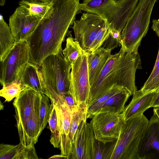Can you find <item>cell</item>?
Wrapping results in <instances>:
<instances>
[{
	"label": "cell",
	"mask_w": 159,
	"mask_h": 159,
	"mask_svg": "<svg viewBox=\"0 0 159 159\" xmlns=\"http://www.w3.org/2000/svg\"><path fill=\"white\" fill-rule=\"evenodd\" d=\"M53 10L50 16L42 20L25 40L30 52V62L40 66L48 56L57 54L70 26L80 12V0H52Z\"/></svg>",
	"instance_id": "obj_1"
},
{
	"label": "cell",
	"mask_w": 159,
	"mask_h": 159,
	"mask_svg": "<svg viewBox=\"0 0 159 159\" xmlns=\"http://www.w3.org/2000/svg\"><path fill=\"white\" fill-rule=\"evenodd\" d=\"M138 52H125L121 48L118 52L111 54L95 82L90 87L87 107L115 84L127 89L132 95L137 90L135 75L137 70L142 68Z\"/></svg>",
	"instance_id": "obj_2"
},
{
	"label": "cell",
	"mask_w": 159,
	"mask_h": 159,
	"mask_svg": "<svg viewBox=\"0 0 159 159\" xmlns=\"http://www.w3.org/2000/svg\"><path fill=\"white\" fill-rule=\"evenodd\" d=\"M61 49L45 58L39 66L45 84V94L54 102L65 101L70 89L71 65L65 59Z\"/></svg>",
	"instance_id": "obj_3"
},
{
	"label": "cell",
	"mask_w": 159,
	"mask_h": 159,
	"mask_svg": "<svg viewBox=\"0 0 159 159\" xmlns=\"http://www.w3.org/2000/svg\"><path fill=\"white\" fill-rule=\"evenodd\" d=\"M139 0H84L79 6L80 11L98 15L106 20L109 31L121 32Z\"/></svg>",
	"instance_id": "obj_4"
},
{
	"label": "cell",
	"mask_w": 159,
	"mask_h": 159,
	"mask_svg": "<svg viewBox=\"0 0 159 159\" xmlns=\"http://www.w3.org/2000/svg\"><path fill=\"white\" fill-rule=\"evenodd\" d=\"M157 0H139L121 33V48L138 52L142 39L149 29L152 12Z\"/></svg>",
	"instance_id": "obj_5"
},
{
	"label": "cell",
	"mask_w": 159,
	"mask_h": 159,
	"mask_svg": "<svg viewBox=\"0 0 159 159\" xmlns=\"http://www.w3.org/2000/svg\"><path fill=\"white\" fill-rule=\"evenodd\" d=\"M72 28L75 39L83 52L88 53L101 47L110 32L106 20L88 12L83 13L79 20H75Z\"/></svg>",
	"instance_id": "obj_6"
},
{
	"label": "cell",
	"mask_w": 159,
	"mask_h": 159,
	"mask_svg": "<svg viewBox=\"0 0 159 159\" xmlns=\"http://www.w3.org/2000/svg\"><path fill=\"white\" fill-rule=\"evenodd\" d=\"M148 122L143 114L126 121L110 159H139V146Z\"/></svg>",
	"instance_id": "obj_7"
},
{
	"label": "cell",
	"mask_w": 159,
	"mask_h": 159,
	"mask_svg": "<svg viewBox=\"0 0 159 159\" xmlns=\"http://www.w3.org/2000/svg\"><path fill=\"white\" fill-rule=\"evenodd\" d=\"M30 56L26 41L15 43L4 60L0 61V83L2 86L20 80L25 66L30 62Z\"/></svg>",
	"instance_id": "obj_8"
},
{
	"label": "cell",
	"mask_w": 159,
	"mask_h": 159,
	"mask_svg": "<svg viewBox=\"0 0 159 159\" xmlns=\"http://www.w3.org/2000/svg\"><path fill=\"white\" fill-rule=\"evenodd\" d=\"M88 53L84 52L71 64L69 91L76 105L87 107L90 88L88 71Z\"/></svg>",
	"instance_id": "obj_9"
},
{
	"label": "cell",
	"mask_w": 159,
	"mask_h": 159,
	"mask_svg": "<svg viewBox=\"0 0 159 159\" xmlns=\"http://www.w3.org/2000/svg\"><path fill=\"white\" fill-rule=\"evenodd\" d=\"M89 123L93 128L95 139L106 143L119 138L126 121L121 113L106 112L94 115Z\"/></svg>",
	"instance_id": "obj_10"
},
{
	"label": "cell",
	"mask_w": 159,
	"mask_h": 159,
	"mask_svg": "<svg viewBox=\"0 0 159 159\" xmlns=\"http://www.w3.org/2000/svg\"><path fill=\"white\" fill-rule=\"evenodd\" d=\"M41 96V93L27 87L14 100L13 104L15 111V117L19 136L29 119L40 102Z\"/></svg>",
	"instance_id": "obj_11"
},
{
	"label": "cell",
	"mask_w": 159,
	"mask_h": 159,
	"mask_svg": "<svg viewBox=\"0 0 159 159\" xmlns=\"http://www.w3.org/2000/svg\"><path fill=\"white\" fill-rule=\"evenodd\" d=\"M95 139L90 124L87 120L82 121L74 135L68 159H93Z\"/></svg>",
	"instance_id": "obj_12"
},
{
	"label": "cell",
	"mask_w": 159,
	"mask_h": 159,
	"mask_svg": "<svg viewBox=\"0 0 159 159\" xmlns=\"http://www.w3.org/2000/svg\"><path fill=\"white\" fill-rule=\"evenodd\" d=\"M42 19L30 14L25 9L19 6L17 7L9 20V26L15 42L25 41Z\"/></svg>",
	"instance_id": "obj_13"
},
{
	"label": "cell",
	"mask_w": 159,
	"mask_h": 159,
	"mask_svg": "<svg viewBox=\"0 0 159 159\" xmlns=\"http://www.w3.org/2000/svg\"><path fill=\"white\" fill-rule=\"evenodd\" d=\"M139 159H159V119L153 112L139 146Z\"/></svg>",
	"instance_id": "obj_14"
},
{
	"label": "cell",
	"mask_w": 159,
	"mask_h": 159,
	"mask_svg": "<svg viewBox=\"0 0 159 159\" xmlns=\"http://www.w3.org/2000/svg\"><path fill=\"white\" fill-rule=\"evenodd\" d=\"M53 102L56 111L59 130L61 154L67 156L68 159L72 145L69 139V134L72 111L65 101Z\"/></svg>",
	"instance_id": "obj_15"
},
{
	"label": "cell",
	"mask_w": 159,
	"mask_h": 159,
	"mask_svg": "<svg viewBox=\"0 0 159 159\" xmlns=\"http://www.w3.org/2000/svg\"><path fill=\"white\" fill-rule=\"evenodd\" d=\"M157 93L153 92L144 94L140 89L136 91L132 94V100L125 107L121 113L125 120L126 121L143 114L151 107Z\"/></svg>",
	"instance_id": "obj_16"
},
{
	"label": "cell",
	"mask_w": 159,
	"mask_h": 159,
	"mask_svg": "<svg viewBox=\"0 0 159 159\" xmlns=\"http://www.w3.org/2000/svg\"><path fill=\"white\" fill-rule=\"evenodd\" d=\"M111 50L102 47L88 55L89 80L90 87L95 82L111 55Z\"/></svg>",
	"instance_id": "obj_17"
},
{
	"label": "cell",
	"mask_w": 159,
	"mask_h": 159,
	"mask_svg": "<svg viewBox=\"0 0 159 159\" xmlns=\"http://www.w3.org/2000/svg\"><path fill=\"white\" fill-rule=\"evenodd\" d=\"M20 81L25 87L45 94L46 86L39 66L29 62L25 67Z\"/></svg>",
	"instance_id": "obj_18"
},
{
	"label": "cell",
	"mask_w": 159,
	"mask_h": 159,
	"mask_svg": "<svg viewBox=\"0 0 159 159\" xmlns=\"http://www.w3.org/2000/svg\"><path fill=\"white\" fill-rule=\"evenodd\" d=\"M40 102L34 113L29 119L19 136L20 143L24 147L32 146L37 142L39 125V110Z\"/></svg>",
	"instance_id": "obj_19"
},
{
	"label": "cell",
	"mask_w": 159,
	"mask_h": 159,
	"mask_svg": "<svg viewBox=\"0 0 159 159\" xmlns=\"http://www.w3.org/2000/svg\"><path fill=\"white\" fill-rule=\"evenodd\" d=\"M53 5L52 0L45 2L38 0H21L19 2V6L25 9L30 14L43 19L51 15Z\"/></svg>",
	"instance_id": "obj_20"
},
{
	"label": "cell",
	"mask_w": 159,
	"mask_h": 159,
	"mask_svg": "<svg viewBox=\"0 0 159 159\" xmlns=\"http://www.w3.org/2000/svg\"><path fill=\"white\" fill-rule=\"evenodd\" d=\"M131 95L128 90L125 88L123 89L107 99L96 114L106 112L122 113L125 108V104Z\"/></svg>",
	"instance_id": "obj_21"
},
{
	"label": "cell",
	"mask_w": 159,
	"mask_h": 159,
	"mask_svg": "<svg viewBox=\"0 0 159 159\" xmlns=\"http://www.w3.org/2000/svg\"><path fill=\"white\" fill-rule=\"evenodd\" d=\"M16 42L9 25L0 15V61H3Z\"/></svg>",
	"instance_id": "obj_22"
},
{
	"label": "cell",
	"mask_w": 159,
	"mask_h": 159,
	"mask_svg": "<svg viewBox=\"0 0 159 159\" xmlns=\"http://www.w3.org/2000/svg\"><path fill=\"white\" fill-rule=\"evenodd\" d=\"M62 53L65 59L71 65L82 55L83 51L78 41L70 34L66 39V47Z\"/></svg>",
	"instance_id": "obj_23"
},
{
	"label": "cell",
	"mask_w": 159,
	"mask_h": 159,
	"mask_svg": "<svg viewBox=\"0 0 159 159\" xmlns=\"http://www.w3.org/2000/svg\"><path fill=\"white\" fill-rule=\"evenodd\" d=\"M53 107L52 101L45 94L42 93L39 110V136L46 127Z\"/></svg>",
	"instance_id": "obj_24"
},
{
	"label": "cell",
	"mask_w": 159,
	"mask_h": 159,
	"mask_svg": "<svg viewBox=\"0 0 159 159\" xmlns=\"http://www.w3.org/2000/svg\"><path fill=\"white\" fill-rule=\"evenodd\" d=\"M159 38V34H156ZM159 88V47L157 59L152 71L140 89L144 94L156 92Z\"/></svg>",
	"instance_id": "obj_25"
},
{
	"label": "cell",
	"mask_w": 159,
	"mask_h": 159,
	"mask_svg": "<svg viewBox=\"0 0 159 159\" xmlns=\"http://www.w3.org/2000/svg\"><path fill=\"white\" fill-rule=\"evenodd\" d=\"M116 142L117 139L104 143L95 139L93 145V159H110Z\"/></svg>",
	"instance_id": "obj_26"
},
{
	"label": "cell",
	"mask_w": 159,
	"mask_h": 159,
	"mask_svg": "<svg viewBox=\"0 0 159 159\" xmlns=\"http://www.w3.org/2000/svg\"><path fill=\"white\" fill-rule=\"evenodd\" d=\"M124 88L115 84L113 85L104 94L86 108L87 119L92 118L100 109L102 104L107 99Z\"/></svg>",
	"instance_id": "obj_27"
},
{
	"label": "cell",
	"mask_w": 159,
	"mask_h": 159,
	"mask_svg": "<svg viewBox=\"0 0 159 159\" xmlns=\"http://www.w3.org/2000/svg\"><path fill=\"white\" fill-rule=\"evenodd\" d=\"M86 108L84 106L77 105L72 111L69 134V139L71 143L80 123L87 119Z\"/></svg>",
	"instance_id": "obj_28"
},
{
	"label": "cell",
	"mask_w": 159,
	"mask_h": 159,
	"mask_svg": "<svg viewBox=\"0 0 159 159\" xmlns=\"http://www.w3.org/2000/svg\"><path fill=\"white\" fill-rule=\"evenodd\" d=\"M26 87L21 84L20 80L15 81L3 86L0 91V96L5 99V102H9Z\"/></svg>",
	"instance_id": "obj_29"
},
{
	"label": "cell",
	"mask_w": 159,
	"mask_h": 159,
	"mask_svg": "<svg viewBox=\"0 0 159 159\" xmlns=\"http://www.w3.org/2000/svg\"><path fill=\"white\" fill-rule=\"evenodd\" d=\"M51 131L50 142L54 148L60 147V135L55 108L53 107L48 122Z\"/></svg>",
	"instance_id": "obj_30"
},
{
	"label": "cell",
	"mask_w": 159,
	"mask_h": 159,
	"mask_svg": "<svg viewBox=\"0 0 159 159\" xmlns=\"http://www.w3.org/2000/svg\"><path fill=\"white\" fill-rule=\"evenodd\" d=\"M21 145L20 143L16 145L1 143L0 144V159H15Z\"/></svg>",
	"instance_id": "obj_31"
},
{
	"label": "cell",
	"mask_w": 159,
	"mask_h": 159,
	"mask_svg": "<svg viewBox=\"0 0 159 159\" xmlns=\"http://www.w3.org/2000/svg\"><path fill=\"white\" fill-rule=\"evenodd\" d=\"M121 33L113 30L111 31L102 47L112 50L119 46H121Z\"/></svg>",
	"instance_id": "obj_32"
},
{
	"label": "cell",
	"mask_w": 159,
	"mask_h": 159,
	"mask_svg": "<svg viewBox=\"0 0 159 159\" xmlns=\"http://www.w3.org/2000/svg\"><path fill=\"white\" fill-rule=\"evenodd\" d=\"M34 145L24 147L22 144L15 159H38Z\"/></svg>",
	"instance_id": "obj_33"
},
{
	"label": "cell",
	"mask_w": 159,
	"mask_h": 159,
	"mask_svg": "<svg viewBox=\"0 0 159 159\" xmlns=\"http://www.w3.org/2000/svg\"><path fill=\"white\" fill-rule=\"evenodd\" d=\"M64 99L67 105L72 111L77 105L75 104L73 98L69 91L65 94Z\"/></svg>",
	"instance_id": "obj_34"
},
{
	"label": "cell",
	"mask_w": 159,
	"mask_h": 159,
	"mask_svg": "<svg viewBox=\"0 0 159 159\" xmlns=\"http://www.w3.org/2000/svg\"><path fill=\"white\" fill-rule=\"evenodd\" d=\"M152 28L156 34H159V17L158 19L152 20Z\"/></svg>",
	"instance_id": "obj_35"
},
{
	"label": "cell",
	"mask_w": 159,
	"mask_h": 159,
	"mask_svg": "<svg viewBox=\"0 0 159 159\" xmlns=\"http://www.w3.org/2000/svg\"><path fill=\"white\" fill-rule=\"evenodd\" d=\"M159 107V93H157L151 107Z\"/></svg>",
	"instance_id": "obj_36"
},
{
	"label": "cell",
	"mask_w": 159,
	"mask_h": 159,
	"mask_svg": "<svg viewBox=\"0 0 159 159\" xmlns=\"http://www.w3.org/2000/svg\"><path fill=\"white\" fill-rule=\"evenodd\" d=\"M49 159H68V156L61 155L53 156L49 158Z\"/></svg>",
	"instance_id": "obj_37"
},
{
	"label": "cell",
	"mask_w": 159,
	"mask_h": 159,
	"mask_svg": "<svg viewBox=\"0 0 159 159\" xmlns=\"http://www.w3.org/2000/svg\"><path fill=\"white\" fill-rule=\"evenodd\" d=\"M153 112L156 113L159 119V107H154L153 109Z\"/></svg>",
	"instance_id": "obj_38"
},
{
	"label": "cell",
	"mask_w": 159,
	"mask_h": 159,
	"mask_svg": "<svg viewBox=\"0 0 159 159\" xmlns=\"http://www.w3.org/2000/svg\"><path fill=\"white\" fill-rule=\"evenodd\" d=\"M5 3V0H0V5L2 6L4 5Z\"/></svg>",
	"instance_id": "obj_39"
},
{
	"label": "cell",
	"mask_w": 159,
	"mask_h": 159,
	"mask_svg": "<svg viewBox=\"0 0 159 159\" xmlns=\"http://www.w3.org/2000/svg\"><path fill=\"white\" fill-rule=\"evenodd\" d=\"M39 0L41 1L42 2H49L52 1V0Z\"/></svg>",
	"instance_id": "obj_40"
},
{
	"label": "cell",
	"mask_w": 159,
	"mask_h": 159,
	"mask_svg": "<svg viewBox=\"0 0 159 159\" xmlns=\"http://www.w3.org/2000/svg\"><path fill=\"white\" fill-rule=\"evenodd\" d=\"M157 93H159V88L158 90H157V92H156Z\"/></svg>",
	"instance_id": "obj_41"
},
{
	"label": "cell",
	"mask_w": 159,
	"mask_h": 159,
	"mask_svg": "<svg viewBox=\"0 0 159 159\" xmlns=\"http://www.w3.org/2000/svg\"><path fill=\"white\" fill-rule=\"evenodd\" d=\"M120 0H114V1H120Z\"/></svg>",
	"instance_id": "obj_42"
}]
</instances>
